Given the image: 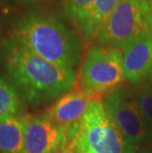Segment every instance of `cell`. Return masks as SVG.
Wrapping results in <instances>:
<instances>
[{"label": "cell", "mask_w": 152, "mask_h": 153, "mask_svg": "<svg viewBox=\"0 0 152 153\" xmlns=\"http://www.w3.org/2000/svg\"><path fill=\"white\" fill-rule=\"evenodd\" d=\"M8 37L50 62L76 69L82 59L79 36L61 19L42 11H28L12 21Z\"/></svg>", "instance_id": "cell-2"}, {"label": "cell", "mask_w": 152, "mask_h": 153, "mask_svg": "<svg viewBox=\"0 0 152 153\" xmlns=\"http://www.w3.org/2000/svg\"><path fill=\"white\" fill-rule=\"evenodd\" d=\"M25 153H59L67 144L65 131L43 114L21 117Z\"/></svg>", "instance_id": "cell-7"}, {"label": "cell", "mask_w": 152, "mask_h": 153, "mask_svg": "<svg viewBox=\"0 0 152 153\" xmlns=\"http://www.w3.org/2000/svg\"><path fill=\"white\" fill-rule=\"evenodd\" d=\"M146 31L150 32L152 35V0L147 2V12H146Z\"/></svg>", "instance_id": "cell-15"}, {"label": "cell", "mask_w": 152, "mask_h": 153, "mask_svg": "<svg viewBox=\"0 0 152 153\" xmlns=\"http://www.w3.org/2000/svg\"><path fill=\"white\" fill-rule=\"evenodd\" d=\"M92 101L79 88L71 89L57 99L44 115L65 131L68 140L85 116Z\"/></svg>", "instance_id": "cell-8"}, {"label": "cell", "mask_w": 152, "mask_h": 153, "mask_svg": "<svg viewBox=\"0 0 152 153\" xmlns=\"http://www.w3.org/2000/svg\"><path fill=\"white\" fill-rule=\"evenodd\" d=\"M17 1L20 3H32V2L37 1V0H17Z\"/></svg>", "instance_id": "cell-19"}, {"label": "cell", "mask_w": 152, "mask_h": 153, "mask_svg": "<svg viewBox=\"0 0 152 153\" xmlns=\"http://www.w3.org/2000/svg\"><path fill=\"white\" fill-rule=\"evenodd\" d=\"M122 0H95L92 7L75 27L86 41L95 40Z\"/></svg>", "instance_id": "cell-10"}, {"label": "cell", "mask_w": 152, "mask_h": 153, "mask_svg": "<svg viewBox=\"0 0 152 153\" xmlns=\"http://www.w3.org/2000/svg\"><path fill=\"white\" fill-rule=\"evenodd\" d=\"M125 80L141 85L152 67V35L143 31L122 50Z\"/></svg>", "instance_id": "cell-9"}, {"label": "cell", "mask_w": 152, "mask_h": 153, "mask_svg": "<svg viewBox=\"0 0 152 153\" xmlns=\"http://www.w3.org/2000/svg\"><path fill=\"white\" fill-rule=\"evenodd\" d=\"M103 105L127 143L136 146L146 137L147 128L140 116L135 95L128 89L116 90L105 97Z\"/></svg>", "instance_id": "cell-6"}, {"label": "cell", "mask_w": 152, "mask_h": 153, "mask_svg": "<svg viewBox=\"0 0 152 153\" xmlns=\"http://www.w3.org/2000/svg\"><path fill=\"white\" fill-rule=\"evenodd\" d=\"M125 80L121 50L108 45H94L88 48L80 69L77 88L93 101H101L119 89Z\"/></svg>", "instance_id": "cell-3"}, {"label": "cell", "mask_w": 152, "mask_h": 153, "mask_svg": "<svg viewBox=\"0 0 152 153\" xmlns=\"http://www.w3.org/2000/svg\"><path fill=\"white\" fill-rule=\"evenodd\" d=\"M0 62L18 95L31 105L59 99L76 84V70L56 65L9 37L0 45Z\"/></svg>", "instance_id": "cell-1"}, {"label": "cell", "mask_w": 152, "mask_h": 153, "mask_svg": "<svg viewBox=\"0 0 152 153\" xmlns=\"http://www.w3.org/2000/svg\"><path fill=\"white\" fill-rule=\"evenodd\" d=\"M143 83L146 84L147 86H149L152 89V67H151V69H150L149 72H148L147 76H146V78H145V80H144Z\"/></svg>", "instance_id": "cell-17"}, {"label": "cell", "mask_w": 152, "mask_h": 153, "mask_svg": "<svg viewBox=\"0 0 152 153\" xmlns=\"http://www.w3.org/2000/svg\"><path fill=\"white\" fill-rule=\"evenodd\" d=\"M135 101L139 109L140 116L147 129L152 128V89L142 83L135 94Z\"/></svg>", "instance_id": "cell-13"}, {"label": "cell", "mask_w": 152, "mask_h": 153, "mask_svg": "<svg viewBox=\"0 0 152 153\" xmlns=\"http://www.w3.org/2000/svg\"><path fill=\"white\" fill-rule=\"evenodd\" d=\"M0 153H25L21 117H12L0 122Z\"/></svg>", "instance_id": "cell-11"}, {"label": "cell", "mask_w": 152, "mask_h": 153, "mask_svg": "<svg viewBox=\"0 0 152 153\" xmlns=\"http://www.w3.org/2000/svg\"><path fill=\"white\" fill-rule=\"evenodd\" d=\"M122 153H136V146L131 145V144H129V143L125 142L124 151Z\"/></svg>", "instance_id": "cell-16"}, {"label": "cell", "mask_w": 152, "mask_h": 153, "mask_svg": "<svg viewBox=\"0 0 152 153\" xmlns=\"http://www.w3.org/2000/svg\"><path fill=\"white\" fill-rule=\"evenodd\" d=\"M147 139L148 141H149L151 144H152V128H148L147 129V133H146V137H145Z\"/></svg>", "instance_id": "cell-18"}, {"label": "cell", "mask_w": 152, "mask_h": 153, "mask_svg": "<svg viewBox=\"0 0 152 153\" xmlns=\"http://www.w3.org/2000/svg\"><path fill=\"white\" fill-rule=\"evenodd\" d=\"M124 136L107 114L103 102L92 101L76 131L67 140V153H122Z\"/></svg>", "instance_id": "cell-4"}, {"label": "cell", "mask_w": 152, "mask_h": 153, "mask_svg": "<svg viewBox=\"0 0 152 153\" xmlns=\"http://www.w3.org/2000/svg\"><path fill=\"white\" fill-rule=\"evenodd\" d=\"M147 3L122 0L95 39L99 45L122 50L129 42L146 31Z\"/></svg>", "instance_id": "cell-5"}, {"label": "cell", "mask_w": 152, "mask_h": 153, "mask_svg": "<svg viewBox=\"0 0 152 153\" xmlns=\"http://www.w3.org/2000/svg\"><path fill=\"white\" fill-rule=\"evenodd\" d=\"M59 153H67V152H66L65 150H63V151H61V152H59Z\"/></svg>", "instance_id": "cell-22"}, {"label": "cell", "mask_w": 152, "mask_h": 153, "mask_svg": "<svg viewBox=\"0 0 152 153\" xmlns=\"http://www.w3.org/2000/svg\"><path fill=\"white\" fill-rule=\"evenodd\" d=\"M95 0H62L63 8L74 25H77L92 7Z\"/></svg>", "instance_id": "cell-14"}, {"label": "cell", "mask_w": 152, "mask_h": 153, "mask_svg": "<svg viewBox=\"0 0 152 153\" xmlns=\"http://www.w3.org/2000/svg\"><path fill=\"white\" fill-rule=\"evenodd\" d=\"M20 109V96L11 84L0 78V122L16 117Z\"/></svg>", "instance_id": "cell-12"}, {"label": "cell", "mask_w": 152, "mask_h": 153, "mask_svg": "<svg viewBox=\"0 0 152 153\" xmlns=\"http://www.w3.org/2000/svg\"><path fill=\"white\" fill-rule=\"evenodd\" d=\"M140 1H142V2H145V3H147V2H149L150 0H140Z\"/></svg>", "instance_id": "cell-21"}, {"label": "cell", "mask_w": 152, "mask_h": 153, "mask_svg": "<svg viewBox=\"0 0 152 153\" xmlns=\"http://www.w3.org/2000/svg\"><path fill=\"white\" fill-rule=\"evenodd\" d=\"M140 153H152V147H150V148H147V149H145V150H143V151L140 152Z\"/></svg>", "instance_id": "cell-20"}]
</instances>
